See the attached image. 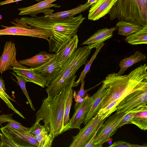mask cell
<instances>
[{"label": "cell", "instance_id": "cell-18", "mask_svg": "<svg viewBox=\"0 0 147 147\" xmlns=\"http://www.w3.org/2000/svg\"><path fill=\"white\" fill-rule=\"evenodd\" d=\"M78 41V36L76 34L56 53L57 60L61 63L62 66L77 49Z\"/></svg>", "mask_w": 147, "mask_h": 147}, {"label": "cell", "instance_id": "cell-32", "mask_svg": "<svg viewBox=\"0 0 147 147\" xmlns=\"http://www.w3.org/2000/svg\"><path fill=\"white\" fill-rule=\"evenodd\" d=\"M85 81L84 80H82L80 81L81 83V86L78 92L77 93L76 91H74L73 93V98L74 99V100L76 103L74 105V109L75 110L78 105V101L79 100L82 98H83L87 92L92 88L88 90H84V86L85 84Z\"/></svg>", "mask_w": 147, "mask_h": 147}, {"label": "cell", "instance_id": "cell-30", "mask_svg": "<svg viewBox=\"0 0 147 147\" xmlns=\"http://www.w3.org/2000/svg\"><path fill=\"white\" fill-rule=\"evenodd\" d=\"M11 73L16 78L17 80V83L22 90L23 93L25 95L28 101L30 107L33 111H35V109L34 108L31 100L28 94L26 87V84L27 82L26 80L23 78L19 76L14 73Z\"/></svg>", "mask_w": 147, "mask_h": 147}, {"label": "cell", "instance_id": "cell-38", "mask_svg": "<svg viewBox=\"0 0 147 147\" xmlns=\"http://www.w3.org/2000/svg\"><path fill=\"white\" fill-rule=\"evenodd\" d=\"M23 0H6L0 2V5L9 4L13 2H15Z\"/></svg>", "mask_w": 147, "mask_h": 147}, {"label": "cell", "instance_id": "cell-24", "mask_svg": "<svg viewBox=\"0 0 147 147\" xmlns=\"http://www.w3.org/2000/svg\"><path fill=\"white\" fill-rule=\"evenodd\" d=\"M134 124L142 130L147 129V106H140L138 110L134 115L131 121Z\"/></svg>", "mask_w": 147, "mask_h": 147}, {"label": "cell", "instance_id": "cell-39", "mask_svg": "<svg viewBox=\"0 0 147 147\" xmlns=\"http://www.w3.org/2000/svg\"><path fill=\"white\" fill-rule=\"evenodd\" d=\"M0 86L5 90H6L4 81L0 77Z\"/></svg>", "mask_w": 147, "mask_h": 147}, {"label": "cell", "instance_id": "cell-17", "mask_svg": "<svg viewBox=\"0 0 147 147\" xmlns=\"http://www.w3.org/2000/svg\"><path fill=\"white\" fill-rule=\"evenodd\" d=\"M117 29L116 26L110 28H105L98 30L81 45H88V46L91 49L96 48L105 41L111 38L113 31Z\"/></svg>", "mask_w": 147, "mask_h": 147}, {"label": "cell", "instance_id": "cell-42", "mask_svg": "<svg viewBox=\"0 0 147 147\" xmlns=\"http://www.w3.org/2000/svg\"><path fill=\"white\" fill-rule=\"evenodd\" d=\"M1 144H2L1 142V141L0 140V147L1 145Z\"/></svg>", "mask_w": 147, "mask_h": 147}, {"label": "cell", "instance_id": "cell-33", "mask_svg": "<svg viewBox=\"0 0 147 147\" xmlns=\"http://www.w3.org/2000/svg\"><path fill=\"white\" fill-rule=\"evenodd\" d=\"M139 106L133 109L123 117L118 126V128L125 125L131 124V121L133 117L137 111Z\"/></svg>", "mask_w": 147, "mask_h": 147}, {"label": "cell", "instance_id": "cell-16", "mask_svg": "<svg viewBox=\"0 0 147 147\" xmlns=\"http://www.w3.org/2000/svg\"><path fill=\"white\" fill-rule=\"evenodd\" d=\"M12 69L17 75L24 78L27 82L33 83L43 88L47 87L46 82L43 78L35 73L32 69L23 65L18 61Z\"/></svg>", "mask_w": 147, "mask_h": 147}, {"label": "cell", "instance_id": "cell-28", "mask_svg": "<svg viewBox=\"0 0 147 147\" xmlns=\"http://www.w3.org/2000/svg\"><path fill=\"white\" fill-rule=\"evenodd\" d=\"M119 100L114 101L105 107L99 109L96 114L102 121L115 111L114 109L118 104Z\"/></svg>", "mask_w": 147, "mask_h": 147}, {"label": "cell", "instance_id": "cell-35", "mask_svg": "<svg viewBox=\"0 0 147 147\" xmlns=\"http://www.w3.org/2000/svg\"><path fill=\"white\" fill-rule=\"evenodd\" d=\"M44 125H42L39 123L35 122V123L32 125L28 132L31 134L34 137L39 134L42 131Z\"/></svg>", "mask_w": 147, "mask_h": 147}, {"label": "cell", "instance_id": "cell-31", "mask_svg": "<svg viewBox=\"0 0 147 147\" xmlns=\"http://www.w3.org/2000/svg\"><path fill=\"white\" fill-rule=\"evenodd\" d=\"M73 90L72 88L70 90L69 95L65 108L63 121V125L64 127L67 125L70 120L69 118V114L71 107L73 102Z\"/></svg>", "mask_w": 147, "mask_h": 147}, {"label": "cell", "instance_id": "cell-7", "mask_svg": "<svg viewBox=\"0 0 147 147\" xmlns=\"http://www.w3.org/2000/svg\"><path fill=\"white\" fill-rule=\"evenodd\" d=\"M15 26L7 27L1 26L4 29L0 30V36L5 35H20L44 39L48 42L52 37L48 31L38 28H32L18 21Z\"/></svg>", "mask_w": 147, "mask_h": 147}, {"label": "cell", "instance_id": "cell-8", "mask_svg": "<svg viewBox=\"0 0 147 147\" xmlns=\"http://www.w3.org/2000/svg\"><path fill=\"white\" fill-rule=\"evenodd\" d=\"M127 113H116L108 118L102 125L96 135L93 143L94 147L102 146L107 140L115 133L120 121Z\"/></svg>", "mask_w": 147, "mask_h": 147}, {"label": "cell", "instance_id": "cell-36", "mask_svg": "<svg viewBox=\"0 0 147 147\" xmlns=\"http://www.w3.org/2000/svg\"><path fill=\"white\" fill-rule=\"evenodd\" d=\"M109 147H146L147 146H141L137 144H130L127 142L123 141H118L116 142L111 145H110Z\"/></svg>", "mask_w": 147, "mask_h": 147}, {"label": "cell", "instance_id": "cell-20", "mask_svg": "<svg viewBox=\"0 0 147 147\" xmlns=\"http://www.w3.org/2000/svg\"><path fill=\"white\" fill-rule=\"evenodd\" d=\"M108 90V88H104L102 85L98 90L92 96V103L84 121V125H85L97 114L100 109L102 99Z\"/></svg>", "mask_w": 147, "mask_h": 147}, {"label": "cell", "instance_id": "cell-34", "mask_svg": "<svg viewBox=\"0 0 147 147\" xmlns=\"http://www.w3.org/2000/svg\"><path fill=\"white\" fill-rule=\"evenodd\" d=\"M8 122L6 125L7 126L25 131H28L30 130V128L22 126L20 123L14 120L12 118L9 120Z\"/></svg>", "mask_w": 147, "mask_h": 147}, {"label": "cell", "instance_id": "cell-1", "mask_svg": "<svg viewBox=\"0 0 147 147\" xmlns=\"http://www.w3.org/2000/svg\"><path fill=\"white\" fill-rule=\"evenodd\" d=\"M86 18L80 14L75 17L55 19L42 16L24 17L19 22L32 28H38L49 32L52 35L49 42V51L57 53L73 36Z\"/></svg>", "mask_w": 147, "mask_h": 147}, {"label": "cell", "instance_id": "cell-2", "mask_svg": "<svg viewBox=\"0 0 147 147\" xmlns=\"http://www.w3.org/2000/svg\"><path fill=\"white\" fill-rule=\"evenodd\" d=\"M147 69L145 64L132 70L128 75L119 76L115 73L108 75L102 85L108 90L102 99L100 109L116 100H119V103L135 91L147 89Z\"/></svg>", "mask_w": 147, "mask_h": 147}, {"label": "cell", "instance_id": "cell-11", "mask_svg": "<svg viewBox=\"0 0 147 147\" xmlns=\"http://www.w3.org/2000/svg\"><path fill=\"white\" fill-rule=\"evenodd\" d=\"M93 100L92 96L87 93L84 97L83 102L79 104L67 125L64 127L63 132L73 129H80L81 124L84 123L89 112Z\"/></svg>", "mask_w": 147, "mask_h": 147}, {"label": "cell", "instance_id": "cell-22", "mask_svg": "<svg viewBox=\"0 0 147 147\" xmlns=\"http://www.w3.org/2000/svg\"><path fill=\"white\" fill-rule=\"evenodd\" d=\"M146 59V56L139 51H136L134 54L129 57L122 59L119 64L120 69L117 74L119 76L122 75L126 69L134 64L142 60L145 61Z\"/></svg>", "mask_w": 147, "mask_h": 147}, {"label": "cell", "instance_id": "cell-25", "mask_svg": "<svg viewBox=\"0 0 147 147\" xmlns=\"http://www.w3.org/2000/svg\"><path fill=\"white\" fill-rule=\"evenodd\" d=\"M125 40L132 45L147 44V25L140 31L127 37Z\"/></svg>", "mask_w": 147, "mask_h": 147}, {"label": "cell", "instance_id": "cell-3", "mask_svg": "<svg viewBox=\"0 0 147 147\" xmlns=\"http://www.w3.org/2000/svg\"><path fill=\"white\" fill-rule=\"evenodd\" d=\"M75 75L53 98L46 97L42 100L41 106L36 112V122L42 120L45 128L54 139L63 133V125L65 108L71 89L74 87Z\"/></svg>", "mask_w": 147, "mask_h": 147}, {"label": "cell", "instance_id": "cell-10", "mask_svg": "<svg viewBox=\"0 0 147 147\" xmlns=\"http://www.w3.org/2000/svg\"><path fill=\"white\" fill-rule=\"evenodd\" d=\"M102 121L96 114L89 120L79 133L72 137L73 141L69 147H85L93 136Z\"/></svg>", "mask_w": 147, "mask_h": 147}, {"label": "cell", "instance_id": "cell-9", "mask_svg": "<svg viewBox=\"0 0 147 147\" xmlns=\"http://www.w3.org/2000/svg\"><path fill=\"white\" fill-rule=\"evenodd\" d=\"M147 89L135 91L123 99L114 109L117 114L127 113L139 106L147 105Z\"/></svg>", "mask_w": 147, "mask_h": 147}, {"label": "cell", "instance_id": "cell-12", "mask_svg": "<svg viewBox=\"0 0 147 147\" xmlns=\"http://www.w3.org/2000/svg\"><path fill=\"white\" fill-rule=\"evenodd\" d=\"M57 0H45L28 7L18 8L20 11L19 15H29L32 17H37L36 15L40 13H43L45 16L53 13L54 10L50 9L52 7H59L61 6L52 3Z\"/></svg>", "mask_w": 147, "mask_h": 147}, {"label": "cell", "instance_id": "cell-13", "mask_svg": "<svg viewBox=\"0 0 147 147\" xmlns=\"http://www.w3.org/2000/svg\"><path fill=\"white\" fill-rule=\"evenodd\" d=\"M62 66L61 63L57 61L56 55L42 65L37 68L32 69L35 73L44 79L47 87L51 83Z\"/></svg>", "mask_w": 147, "mask_h": 147}, {"label": "cell", "instance_id": "cell-19", "mask_svg": "<svg viewBox=\"0 0 147 147\" xmlns=\"http://www.w3.org/2000/svg\"><path fill=\"white\" fill-rule=\"evenodd\" d=\"M56 55V53H49L42 51L30 58L19 61L18 62L22 65L29 66L31 69H34L45 64Z\"/></svg>", "mask_w": 147, "mask_h": 147}, {"label": "cell", "instance_id": "cell-14", "mask_svg": "<svg viewBox=\"0 0 147 147\" xmlns=\"http://www.w3.org/2000/svg\"><path fill=\"white\" fill-rule=\"evenodd\" d=\"M16 51L15 44L11 41H7L0 57V73H2L8 69H12L18 61L16 59Z\"/></svg>", "mask_w": 147, "mask_h": 147}, {"label": "cell", "instance_id": "cell-4", "mask_svg": "<svg viewBox=\"0 0 147 147\" xmlns=\"http://www.w3.org/2000/svg\"><path fill=\"white\" fill-rule=\"evenodd\" d=\"M91 49L88 46L77 48L47 86L46 91L48 98H52L59 93L72 79L79 69L86 64Z\"/></svg>", "mask_w": 147, "mask_h": 147}, {"label": "cell", "instance_id": "cell-37", "mask_svg": "<svg viewBox=\"0 0 147 147\" xmlns=\"http://www.w3.org/2000/svg\"><path fill=\"white\" fill-rule=\"evenodd\" d=\"M106 118H107L105 119L104 120H103L102 121L98 127L97 128V129L95 131L93 136L91 139L89 141V142H88V143L85 146V147H94V146L93 144V143L94 141L96 136V135L99 130V129L100 128V127L101 126L102 124L104 122Z\"/></svg>", "mask_w": 147, "mask_h": 147}, {"label": "cell", "instance_id": "cell-40", "mask_svg": "<svg viewBox=\"0 0 147 147\" xmlns=\"http://www.w3.org/2000/svg\"><path fill=\"white\" fill-rule=\"evenodd\" d=\"M99 0H88L87 2L91 4H92L96 3Z\"/></svg>", "mask_w": 147, "mask_h": 147}, {"label": "cell", "instance_id": "cell-43", "mask_svg": "<svg viewBox=\"0 0 147 147\" xmlns=\"http://www.w3.org/2000/svg\"><path fill=\"white\" fill-rule=\"evenodd\" d=\"M40 0H35V1H40Z\"/></svg>", "mask_w": 147, "mask_h": 147}, {"label": "cell", "instance_id": "cell-26", "mask_svg": "<svg viewBox=\"0 0 147 147\" xmlns=\"http://www.w3.org/2000/svg\"><path fill=\"white\" fill-rule=\"evenodd\" d=\"M44 127L41 133L35 136L39 143V147H51L52 146L54 139Z\"/></svg>", "mask_w": 147, "mask_h": 147}, {"label": "cell", "instance_id": "cell-21", "mask_svg": "<svg viewBox=\"0 0 147 147\" xmlns=\"http://www.w3.org/2000/svg\"><path fill=\"white\" fill-rule=\"evenodd\" d=\"M116 26L118 28V34L127 37L139 31L144 27L138 24L123 20L118 22Z\"/></svg>", "mask_w": 147, "mask_h": 147}, {"label": "cell", "instance_id": "cell-5", "mask_svg": "<svg viewBox=\"0 0 147 147\" xmlns=\"http://www.w3.org/2000/svg\"><path fill=\"white\" fill-rule=\"evenodd\" d=\"M116 19L147 25V0H117L108 13Z\"/></svg>", "mask_w": 147, "mask_h": 147}, {"label": "cell", "instance_id": "cell-29", "mask_svg": "<svg viewBox=\"0 0 147 147\" xmlns=\"http://www.w3.org/2000/svg\"><path fill=\"white\" fill-rule=\"evenodd\" d=\"M0 98L5 102L7 107L21 117L25 119V117L18 111L14 107L10 100L16 102L12 99L0 86Z\"/></svg>", "mask_w": 147, "mask_h": 147}, {"label": "cell", "instance_id": "cell-44", "mask_svg": "<svg viewBox=\"0 0 147 147\" xmlns=\"http://www.w3.org/2000/svg\"><path fill=\"white\" fill-rule=\"evenodd\" d=\"M2 135V133H1L0 132V136H1Z\"/></svg>", "mask_w": 147, "mask_h": 147}, {"label": "cell", "instance_id": "cell-27", "mask_svg": "<svg viewBox=\"0 0 147 147\" xmlns=\"http://www.w3.org/2000/svg\"><path fill=\"white\" fill-rule=\"evenodd\" d=\"M104 45V43L101 44L99 46L96 48V51L91 57L89 61H87V63H86L85 68L81 72L80 75L76 82H75L74 84L75 87L78 86L82 80H83L86 78V75L88 72L90 71V68L91 65L94 60L96 58V56Z\"/></svg>", "mask_w": 147, "mask_h": 147}, {"label": "cell", "instance_id": "cell-23", "mask_svg": "<svg viewBox=\"0 0 147 147\" xmlns=\"http://www.w3.org/2000/svg\"><path fill=\"white\" fill-rule=\"evenodd\" d=\"M92 5L87 2L84 4H81L71 9L58 12L45 16L55 19H61L67 17H74L76 15L88 9Z\"/></svg>", "mask_w": 147, "mask_h": 147}, {"label": "cell", "instance_id": "cell-41", "mask_svg": "<svg viewBox=\"0 0 147 147\" xmlns=\"http://www.w3.org/2000/svg\"><path fill=\"white\" fill-rule=\"evenodd\" d=\"M112 140L113 139L110 138L107 140L106 142L108 143L110 145H111L112 144Z\"/></svg>", "mask_w": 147, "mask_h": 147}, {"label": "cell", "instance_id": "cell-6", "mask_svg": "<svg viewBox=\"0 0 147 147\" xmlns=\"http://www.w3.org/2000/svg\"><path fill=\"white\" fill-rule=\"evenodd\" d=\"M0 147H39L38 142L31 134L5 126L0 128Z\"/></svg>", "mask_w": 147, "mask_h": 147}, {"label": "cell", "instance_id": "cell-15", "mask_svg": "<svg viewBox=\"0 0 147 147\" xmlns=\"http://www.w3.org/2000/svg\"><path fill=\"white\" fill-rule=\"evenodd\" d=\"M117 0H99L92 4L89 11L88 19L96 21L104 17L110 11Z\"/></svg>", "mask_w": 147, "mask_h": 147}]
</instances>
